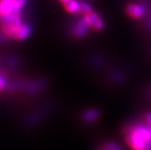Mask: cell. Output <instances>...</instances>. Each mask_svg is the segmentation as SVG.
<instances>
[{"label":"cell","mask_w":151,"mask_h":150,"mask_svg":"<svg viewBox=\"0 0 151 150\" xmlns=\"http://www.w3.org/2000/svg\"><path fill=\"white\" fill-rule=\"evenodd\" d=\"M150 132H151V126H150Z\"/></svg>","instance_id":"obj_15"},{"label":"cell","mask_w":151,"mask_h":150,"mask_svg":"<svg viewBox=\"0 0 151 150\" xmlns=\"http://www.w3.org/2000/svg\"><path fill=\"white\" fill-rule=\"evenodd\" d=\"M104 150H121V147L119 146L117 143H114V142H110L104 145Z\"/></svg>","instance_id":"obj_10"},{"label":"cell","mask_w":151,"mask_h":150,"mask_svg":"<svg viewBox=\"0 0 151 150\" xmlns=\"http://www.w3.org/2000/svg\"><path fill=\"white\" fill-rule=\"evenodd\" d=\"M59 1L61 2H62L63 4H65V3H67V2H69V1H71V0H59Z\"/></svg>","instance_id":"obj_14"},{"label":"cell","mask_w":151,"mask_h":150,"mask_svg":"<svg viewBox=\"0 0 151 150\" xmlns=\"http://www.w3.org/2000/svg\"><path fill=\"white\" fill-rule=\"evenodd\" d=\"M89 28L90 27L88 26L86 21L84 20V18L83 17L76 23V25H75L74 29H73V33L76 37L81 38V37H83L84 34H87Z\"/></svg>","instance_id":"obj_5"},{"label":"cell","mask_w":151,"mask_h":150,"mask_svg":"<svg viewBox=\"0 0 151 150\" xmlns=\"http://www.w3.org/2000/svg\"><path fill=\"white\" fill-rule=\"evenodd\" d=\"M99 116V112L97 110H88L84 115V120L88 122H91L95 120Z\"/></svg>","instance_id":"obj_8"},{"label":"cell","mask_w":151,"mask_h":150,"mask_svg":"<svg viewBox=\"0 0 151 150\" xmlns=\"http://www.w3.org/2000/svg\"><path fill=\"white\" fill-rule=\"evenodd\" d=\"M26 0H13L14 6L16 9H21L23 6H25Z\"/></svg>","instance_id":"obj_11"},{"label":"cell","mask_w":151,"mask_h":150,"mask_svg":"<svg viewBox=\"0 0 151 150\" xmlns=\"http://www.w3.org/2000/svg\"><path fill=\"white\" fill-rule=\"evenodd\" d=\"M84 20L86 21L88 26L94 29V31L101 30L104 26V22L100 18L99 15L94 11H91L89 13L84 15Z\"/></svg>","instance_id":"obj_2"},{"label":"cell","mask_w":151,"mask_h":150,"mask_svg":"<svg viewBox=\"0 0 151 150\" xmlns=\"http://www.w3.org/2000/svg\"><path fill=\"white\" fill-rule=\"evenodd\" d=\"M6 84V80H5L2 77L0 76V90H3L4 88H5Z\"/></svg>","instance_id":"obj_12"},{"label":"cell","mask_w":151,"mask_h":150,"mask_svg":"<svg viewBox=\"0 0 151 150\" xmlns=\"http://www.w3.org/2000/svg\"><path fill=\"white\" fill-rule=\"evenodd\" d=\"M125 139L132 150H147V144L150 143L146 140L137 125H132L125 130Z\"/></svg>","instance_id":"obj_1"},{"label":"cell","mask_w":151,"mask_h":150,"mask_svg":"<svg viewBox=\"0 0 151 150\" xmlns=\"http://www.w3.org/2000/svg\"><path fill=\"white\" fill-rule=\"evenodd\" d=\"M16 9L14 6L13 0H0V19L11 15Z\"/></svg>","instance_id":"obj_4"},{"label":"cell","mask_w":151,"mask_h":150,"mask_svg":"<svg viewBox=\"0 0 151 150\" xmlns=\"http://www.w3.org/2000/svg\"></svg>","instance_id":"obj_16"},{"label":"cell","mask_w":151,"mask_h":150,"mask_svg":"<svg viewBox=\"0 0 151 150\" xmlns=\"http://www.w3.org/2000/svg\"><path fill=\"white\" fill-rule=\"evenodd\" d=\"M92 11V7L88 3L85 2H81L80 4V10H79V14L81 15H86Z\"/></svg>","instance_id":"obj_9"},{"label":"cell","mask_w":151,"mask_h":150,"mask_svg":"<svg viewBox=\"0 0 151 150\" xmlns=\"http://www.w3.org/2000/svg\"><path fill=\"white\" fill-rule=\"evenodd\" d=\"M127 14L130 16V18L134 19H138L144 15L145 9L144 7L141 5L135 3H131L127 5L126 7Z\"/></svg>","instance_id":"obj_3"},{"label":"cell","mask_w":151,"mask_h":150,"mask_svg":"<svg viewBox=\"0 0 151 150\" xmlns=\"http://www.w3.org/2000/svg\"><path fill=\"white\" fill-rule=\"evenodd\" d=\"M30 32V27L29 25L22 24L21 26L19 27V29L16 31L13 38L16 39V40H23V39H25V38L29 36Z\"/></svg>","instance_id":"obj_6"},{"label":"cell","mask_w":151,"mask_h":150,"mask_svg":"<svg viewBox=\"0 0 151 150\" xmlns=\"http://www.w3.org/2000/svg\"><path fill=\"white\" fill-rule=\"evenodd\" d=\"M80 4L77 0H71L68 2L67 3L64 4V7L65 9L71 14H76L79 13V10H80Z\"/></svg>","instance_id":"obj_7"},{"label":"cell","mask_w":151,"mask_h":150,"mask_svg":"<svg viewBox=\"0 0 151 150\" xmlns=\"http://www.w3.org/2000/svg\"><path fill=\"white\" fill-rule=\"evenodd\" d=\"M145 120L147 122L150 126H151V113H148L145 115Z\"/></svg>","instance_id":"obj_13"}]
</instances>
